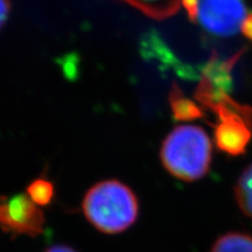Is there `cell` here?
I'll return each instance as SVG.
<instances>
[{
	"label": "cell",
	"instance_id": "obj_1",
	"mask_svg": "<svg viewBox=\"0 0 252 252\" xmlns=\"http://www.w3.org/2000/svg\"><path fill=\"white\" fill-rule=\"evenodd\" d=\"M83 213L104 234H119L134 224L139 204L133 190L117 180L98 182L84 196Z\"/></svg>",
	"mask_w": 252,
	"mask_h": 252
},
{
	"label": "cell",
	"instance_id": "obj_2",
	"mask_svg": "<svg viewBox=\"0 0 252 252\" xmlns=\"http://www.w3.org/2000/svg\"><path fill=\"white\" fill-rule=\"evenodd\" d=\"M212 152V143L202 127L180 125L163 140L160 158L169 174L191 182L208 174Z\"/></svg>",
	"mask_w": 252,
	"mask_h": 252
},
{
	"label": "cell",
	"instance_id": "obj_3",
	"mask_svg": "<svg viewBox=\"0 0 252 252\" xmlns=\"http://www.w3.org/2000/svg\"><path fill=\"white\" fill-rule=\"evenodd\" d=\"M209 110L219 118L214 125L217 149L229 156L244 154L252 139V108L235 102L229 94Z\"/></svg>",
	"mask_w": 252,
	"mask_h": 252
},
{
	"label": "cell",
	"instance_id": "obj_4",
	"mask_svg": "<svg viewBox=\"0 0 252 252\" xmlns=\"http://www.w3.org/2000/svg\"><path fill=\"white\" fill-rule=\"evenodd\" d=\"M247 17L244 0H198L196 23L220 37L234 36Z\"/></svg>",
	"mask_w": 252,
	"mask_h": 252
},
{
	"label": "cell",
	"instance_id": "obj_5",
	"mask_svg": "<svg viewBox=\"0 0 252 252\" xmlns=\"http://www.w3.org/2000/svg\"><path fill=\"white\" fill-rule=\"evenodd\" d=\"M45 216L28 195L0 197V228L9 234L37 236L43 231Z\"/></svg>",
	"mask_w": 252,
	"mask_h": 252
},
{
	"label": "cell",
	"instance_id": "obj_6",
	"mask_svg": "<svg viewBox=\"0 0 252 252\" xmlns=\"http://www.w3.org/2000/svg\"><path fill=\"white\" fill-rule=\"evenodd\" d=\"M244 53V49L239 50L237 54L232 55L230 59L222 60L219 55L213 54L202 67L200 75V83L206 86L214 93L230 94L234 87L232 78V68L236 62Z\"/></svg>",
	"mask_w": 252,
	"mask_h": 252
},
{
	"label": "cell",
	"instance_id": "obj_7",
	"mask_svg": "<svg viewBox=\"0 0 252 252\" xmlns=\"http://www.w3.org/2000/svg\"><path fill=\"white\" fill-rule=\"evenodd\" d=\"M152 19L169 18L179 11L181 0H122Z\"/></svg>",
	"mask_w": 252,
	"mask_h": 252
},
{
	"label": "cell",
	"instance_id": "obj_8",
	"mask_svg": "<svg viewBox=\"0 0 252 252\" xmlns=\"http://www.w3.org/2000/svg\"><path fill=\"white\" fill-rule=\"evenodd\" d=\"M169 103L176 121L189 122L204 117V110L196 102L186 98L178 86H173L169 93Z\"/></svg>",
	"mask_w": 252,
	"mask_h": 252
},
{
	"label": "cell",
	"instance_id": "obj_9",
	"mask_svg": "<svg viewBox=\"0 0 252 252\" xmlns=\"http://www.w3.org/2000/svg\"><path fill=\"white\" fill-rule=\"evenodd\" d=\"M235 201L245 216L252 219V163L239 175L235 185Z\"/></svg>",
	"mask_w": 252,
	"mask_h": 252
},
{
	"label": "cell",
	"instance_id": "obj_10",
	"mask_svg": "<svg viewBox=\"0 0 252 252\" xmlns=\"http://www.w3.org/2000/svg\"><path fill=\"white\" fill-rule=\"evenodd\" d=\"M209 252H252V237L243 232H229L217 238Z\"/></svg>",
	"mask_w": 252,
	"mask_h": 252
},
{
	"label": "cell",
	"instance_id": "obj_11",
	"mask_svg": "<svg viewBox=\"0 0 252 252\" xmlns=\"http://www.w3.org/2000/svg\"><path fill=\"white\" fill-rule=\"evenodd\" d=\"M27 195L37 206H47L54 195V187L49 181L39 179L28 186Z\"/></svg>",
	"mask_w": 252,
	"mask_h": 252
},
{
	"label": "cell",
	"instance_id": "obj_12",
	"mask_svg": "<svg viewBox=\"0 0 252 252\" xmlns=\"http://www.w3.org/2000/svg\"><path fill=\"white\" fill-rule=\"evenodd\" d=\"M197 1L198 0H181V4L187 12L189 20L196 23V13H197Z\"/></svg>",
	"mask_w": 252,
	"mask_h": 252
},
{
	"label": "cell",
	"instance_id": "obj_13",
	"mask_svg": "<svg viewBox=\"0 0 252 252\" xmlns=\"http://www.w3.org/2000/svg\"><path fill=\"white\" fill-rule=\"evenodd\" d=\"M11 11V0H0V30L7 21Z\"/></svg>",
	"mask_w": 252,
	"mask_h": 252
},
{
	"label": "cell",
	"instance_id": "obj_14",
	"mask_svg": "<svg viewBox=\"0 0 252 252\" xmlns=\"http://www.w3.org/2000/svg\"><path fill=\"white\" fill-rule=\"evenodd\" d=\"M241 31H242V33H243V35L247 37V39L252 41V12H250V13L247 14V17H245L243 24H242Z\"/></svg>",
	"mask_w": 252,
	"mask_h": 252
},
{
	"label": "cell",
	"instance_id": "obj_15",
	"mask_svg": "<svg viewBox=\"0 0 252 252\" xmlns=\"http://www.w3.org/2000/svg\"><path fill=\"white\" fill-rule=\"evenodd\" d=\"M45 252H76L74 249L67 247V245H54V247L47 249Z\"/></svg>",
	"mask_w": 252,
	"mask_h": 252
}]
</instances>
